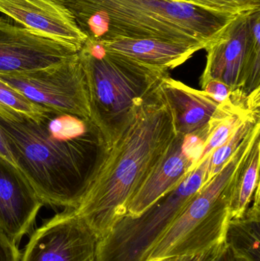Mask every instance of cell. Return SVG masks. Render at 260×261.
<instances>
[{"mask_svg": "<svg viewBox=\"0 0 260 261\" xmlns=\"http://www.w3.org/2000/svg\"><path fill=\"white\" fill-rule=\"evenodd\" d=\"M260 141L256 138L235 176L230 194V219L241 218L259 189Z\"/></svg>", "mask_w": 260, "mask_h": 261, "instance_id": "cell-18", "label": "cell"}, {"mask_svg": "<svg viewBox=\"0 0 260 261\" xmlns=\"http://www.w3.org/2000/svg\"><path fill=\"white\" fill-rule=\"evenodd\" d=\"M207 135L208 126L196 133L176 135L164 154L131 198L127 216H140L186 179L198 166Z\"/></svg>", "mask_w": 260, "mask_h": 261, "instance_id": "cell-10", "label": "cell"}, {"mask_svg": "<svg viewBox=\"0 0 260 261\" xmlns=\"http://www.w3.org/2000/svg\"><path fill=\"white\" fill-rule=\"evenodd\" d=\"M87 39L155 38L206 47L235 18L187 0H62Z\"/></svg>", "mask_w": 260, "mask_h": 261, "instance_id": "cell-3", "label": "cell"}, {"mask_svg": "<svg viewBox=\"0 0 260 261\" xmlns=\"http://www.w3.org/2000/svg\"><path fill=\"white\" fill-rule=\"evenodd\" d=\"M44 205L17 166L0 156V228L6 236L18 244Z\"/></svg>", "mask_w": 260, "mask_h": 261, "instance_id": "cell-13", "label": "cell"}, {"mask_svg": "<svg viewBox=\"0 0 260 261\" xmlns=\"http://www.w3.org/2000/svg\"><path fill=\"white\" fill-rule=\"evenodd\" d=\"M205 49L201 86L217 80L246 94L260 88V9L235 15Z\"/></svg>", "mask_w": 260, "mask_h": 261, "instance_id": "cell-7", "label": "cell"}, {"mask_svg": "<svg viewBox=\"0 0 260 261\" xmlns=\"http://www.w3.org/2000/svg\"><path fill=\"white\" fill-rule=\"evenodd\" d=\"M0 12L30 32L78 51L87 39L62 0H0Z\"/></svg>", "mask_w": 260, "mask_h": 261, "instance_id": "cell-12", "label": "cell"}, {"mask_svg": "<svg viewBox=\"0 0 260 261\" xmlns=\"http://www.w3.org/2000/svg\"><path fill=\"white\" fill-rule=\"evenodd\" d=\"M200 7L221 13L238 14L260 9V0H187Z\"/></svg>", "mask_w": 260, "mask_h": 261, "instance_id": "cell-21", "label": "cell"}, {"mask_svg": "<svg viewBox=\"0 0 260 261\" xmlns=\"http://www.w3.org/2000/svg\"><path fill=\"white\" fill-rule=\"evenodd\" d=\"M0 156L4 158V159L7 160V161H10V162L14 163L1 129H0ZM14 164H15V163H14Z\"/></svg>", "mask_w": 260, "mask_h": 261, "instance_id": "cell-25", "label": "cell"}, {"mask_svg": "<svg viewBox=\"0 0 260 261\" xmlns=\"http://www.w3.org/2000/svg\"><path fill=\"white\" fill-rule=\"evenodd\" d=\"M20 257L21 252L17 244L0 228V261H20Z\"/></svg>", "mask_w": 260, "mask_h": 261, "instance_id": "cell-23", "label": "cell"}, {"mask_svg": "<svg viewBox=\"0 0 260 261\" xmlns=\"http://www.w3.org/2000/svg\"><path fill=\"white\" fill-rule=\"evenodd\" d=\"M97 236L74 208H66L34 231L20 261H96Z\"/></svg>", "mask_w": 260, "mask_h": 261, "instance_id": "cell-9", "label": "cell"}, {"mask_svg": "<svg viewBox=\"0 0 260 261\" xmlns=\"http://www.w3.org/2000/svg\"><path fill=\"white\" fill-rule=\"evenodd\" d=\"M211 155L186 179L137 217L125 215L98 241L96 261H140L204 184Z\"/></svg>", "mask_w": 260, "mask_h": 261, "instance_id": "cell-6", "label": "cell"}, {"mask_svg": "<svg viewBox=\"0 0 260 261\" xmlns=\"http://www.w3.org/2000/svg\"><path fill=\"white\" fill-rule=\"evenodd\" d=\"M260 88L246 94L233 91L218 105L208 125V135L198 164L224 144L244 122L260 120Z\"/></svg>", "mask_w": 260, "mask_h": 261, "instance_id": "cell-15", "label": "cell"}, {"mask_svg": "<svg viewBox=\"0 0 260 261\" xmlns=\"http://www.w3.org/2000/svg\"><path fill=\"white\" fill-rule=\"evenodd\" d=\"M0 129L43 203L76 208L108 147L91 119L47 110L34 120L0 107Z\"/></svg>", "mask_w": 260, "mask_h": 261, "instance_id": "cell-1", "label": "cell"}, {"mask_svg": "<svg viewBox=\"0 0 260 261\" xmlns=\"http://www.w3.org/2000/svg\"><path fill=\"white\" fill-rule=\"evenodd\" d=\"M259 122L260 120H250L244 122L235 130V133L224 144L217 148L211 154L210 161L205 176L203 186L206 185L212 178L215 177L222 170L229 159L238 150L246 136L253 129V127Z\"/></svg>", "mask_w": 260, "mask_h": 261, "instance_id": "cell-19", "label": "cell"}, {"mask_svg": "<svg viewBox=\"0 0 260 261\" xmlns=\"http://www.w3.org/2000/svg\"><path fill=\"white\" fill-rule=\"evenodd\" d=\"M176 135L172 113L159 86L136 107L126 128L107 147L74 208L99 240L127 214L131 198Z\"/></svg>", "mask_w": 260, "mask_h": 261, "instance_id": "cell-2", "label": "cell"}, {"mask_svg": "<svg viewBox=\"0 0 260 261\" xmlns=\"http://www.w3.org/2000/svg\"><path fill=\"white\" fill-rule=\"evenodd\" d=\"M260 124L246 136L222 170L191 199L140 261H198L225 242L235 176L256 138Z\"/></svg>", "mask_w": 260, "mask_h": 261, "instance_id": "cell-5", "label": "cell"}, {"mask_svg": "<svg viewBox=\"0 0 260 261\" xmlns=\"http://www.w3.org/2000/svg\"><path fill=\"white\" fill-rule=\"evenodd\" d=\"M259 189L241 218L230 219L226 231L227 246L248 261H260Z\"/></svg>", "mask_w": 260, "mask_h": 261, "instance_id": "cell-17", "label": "cell"}, {"mask_svg": "<svg viewBox=\"0 0 260 261\" xmlns=\"http://www.w3.org/2000/svg\"><path fill=\"white\" fill-rule=\"evenodd\" d=\"M207 261H248L235 254L224 242Z\"/></svg>", "mask_w": 260, "mask_h": 261, "instance_id": "cell-24", "label": "cell"}, {"mask_svg": "<svg viewBox=\"0 0 260 261\" xmlns=\"http://www.w3.org/2000/svg\"><path fill=\"white\" fill-rule=\"evenodd\" d=\"M201 87L203 91L219 104L225 101L233 92L228 86L217 80H211Z\"/></svg>", "mask_w": 260, "mask_h": 261, "instance_id": "cell-22", "label": "cell"}, {"mask_svg": "<svg viewBox=\"0 0 260 261\" xmlns=\"http://www.w3.org/2000/svg\"><path fill=\"white\" fill-rule=\"evenodd\" d=\"M0 107L38 120L48 109L43 108L24 97L0 80Z\"/></svg>", "mask_w": 260, "mask_h": 261, "instance_id": "cell-20", "label": "cell"}, {"mask_svg": "<svg viewBox=\"0 0 260 261\" xmlns=\"http://www.w3.org/2000/svg\"><path fill=\"white\" fill-rule=\"evenodd\" d=\"M102 44L110 50L167 70L179 67L194 54L204 49L201 45L169 42L155 38H119Z\"/></svg>", "mask_w": 260, "mask_h": 261, "instance_id": "cell-16", "label": "cell"}, {"mask_svg": "<svg viewBox=\"0 0 260 261\" xmlns=\"http://www.w3.org/2000/svg\"><path fill=\"white\" fill-rule=\"evenodd\" d=\"M0 80L43 108L90 119L86 77L78 54L58 65L0 75Z\"/></svg>", "mask_w": 260, "mask_h": 261, "instance_id": "cell-8", "label": "cell"}, {"mask_svg": "<svg viewBox=\"0 0 260 261\" xmlns=\"http://www.w3.org/2000/svg\"><path fill=\"white\" fill-rule=\"evenodd\" d=\"M78 52L0 17V75L48 68L72 59Z\"/></svg>", "mask_w": 260, "mask_h": 261, "instance_id": "cell-11", "label": "cell"}, {"mask_svg": "<svg viewBox=\"0 0 260 261\" xmlns=\"http://www.w3.org/2000/svg\"><path fill=\"white\" fill-rule=\"evenodd\" d=\"M78 55L86 77L90 119L109 147L126 128L136 107L169 76V70L90 39Z\"/></svg>", "mask_w": 260, "mask_h": 261, "instance_id": "cell-4", "label": "cell"}, {"mask_svg": "<svg viewBox=\"0 0 260 261\" xmlns=\"http://www.w3.org/2000/svg\"><path fill=\"white\" fill-rule=\"evenodd\" d=\"M160 88L179 135H190L206 128L219 105L203 90H195L169 76L163 78Z\"/></svg>", "mask_w": 260, "mask_h": 261, "instance_id": "cell-14", "label": "cell"}]
</instances>
